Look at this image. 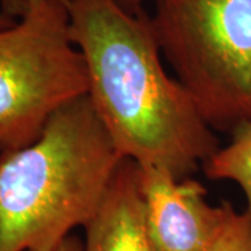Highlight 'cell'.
Wrapping results in <instances>:
<instances>
[{"label":"cell","instance_id":"6da1fadb","mask_svg":"<svg viewBox=\"0 0 251 251\" xmlns=\"http://www.w3.org/2000/svg\"><path fill=\"white\" fill-rule=\"evenodd\" d=\"M69 35L82 54L88 98L120 153L190 177L221 147L188 92L171 77L150 16L116 0H69Z\"/></svg>","mask_w":251,"mask_h":251},{"label":"cell","instance_id":"7a4b0ae2","mask_svg":"<svg viewBox=\"0 0 251 251\" xmlns=\"http://www.w3.org/2000/svg\"><path fill=\"white\" fill-rule=\"evenodd\" d=\"M125 156L88 95L57 109L34 143L0 152V251H52L97 214Z\"/></svg>","mask_w":251,"mask_h":251},{"label":"cell","instance_id":"3957f363","mask_svg":"<svg viewBox=\"0 0 251 251\" xmlns=\"http://www.w3.org/2000/svg\"><path fill=\"white\" fill-rule=\"evenodd\" d=\"M150 18L206 123L233 131L251 120V0H155Z\"/></svg>","mask_w":251,"mask_h":251},{"label":"cell","instance_id":"277c9868","mask_svg":"<svg viewBox=\"0 0 251 251\" xmlns=\"http://www.w3.org/2000/svg\"><path fill=\"white\" fill-rule=\"evenodd\" d=\"M87 92L67 4L41 3L0 29V152L34 143L57 109Z\"/></svg>","mask_w":251,"mask_h":251},{"label":"cell","instance_id":"5b68a950","mask_svg":"<svg viewBox=\"0 0 251 251\" xmlns=\"http://www.w3.org/2000/svg\"><path fill=\"white\" fill-rule=\"evenodd\" d=\"M140 166L145 225L156 251H206L222 224L226 202L211 205L198 180Z\"/></svg>","mask_w":251,"mask_h":251},{"label":"cell","instance_id":"8992f818","mask_svg":"<svg viewBox=\"0 0 251 251\" xmlns=\"http://www.w3.org/2000/svg\"><path fill=\"white\" fill-rule=\"evenodd\" d=\"M84 230V251H156L145 225L138 163L128 158L122 161Z\"/></svg>","mask_w":251,"mask_h":251},{"label":"cell","instance_id":"52a82bcc","mask_svg":"<svg viewBox=\"0 0 251 251\" xmlns=\"http://www.w3.org/2000/svg\"><path fill=\"white\" fill-rule=\"evenodd\" d=\"M211 180H230L242 188L246 197V212L251 218V120L233 130L230 143L219 147L202 165Z\"/></svg>","mask_w":251,"mask_h":251},{"label":"cell","instance_id":"ba28073f","mask_svg":"<svg viewBox=\"0 0 251 251\" xmlns=\"http://www.w3.org/2000/svg\"><path fill=\"white\" fill-rule=\"evenodd\" d=\"M206 251H251V218L226 202L222 224Z\"/></svg>","mask_w":251,"mask_h":251},{"label":"cell","instance_id":"9c48e42d","mask_svg":"<svg viewBox=\"0 0 251 251\" xmlns=\"http://www.w3.org/2000/svg\"><path fill=\"white\" fill-rule=\"evenodd\" d=\"M1 13L10 18L18 20L27 13L25 0H0Z\"/></svg>","mask_w":251,"mask_h":251},{"label":"cell","instance_id":"30bf717a","mask_svg":"<svg viewBox=\"0 0 251 251\" xmlns=\"http://www.w3.org/2000/svg\"><path fill=\"white\" fill-rule=\"evenodd\" d=\"M52 251H84V242L81 240L78 236L70 234L66 240H63Z\"/></svg>","mask_w":251,"mask_h":251},{"label":"cell","instance_id":"8fae6325","mask_svg":"<svg viewBox=\"0 0 251 251\" xmlns=\"http://www.w3.org/2000/svg\"><path fill=\"white\" fill-rule=\"evenodd\" d=\"M117 3L130 13H141L144 11V0H116Z\"/></svg>","mask_w":251,"mask_h":251},{"label":"cell","instance_id":"7c38bea8","mask_svg":"<svg viewBox=\"0 0 251 251\" xmlns=\"http://www.w3.org/2000/svg\"><path fill=\"white\" fill-rule=\"evenodd\" d=\"M46 1H56V3L69 4V0H25V3H27V9H29V7H34V6H38V4H41V3H46Z\"/></svg>","mask_w":251,"mask_h":251},{"label":"cell","instance_id":"4fadbf2b","mask_svg":"<svg viewBox=\"0 0 251 251\" xmlns=\"http://www.w3.org/2000/svg\"><path fill=\"white\" fill-rule=\"evenodd\" d=\"M16 21H17V20L10 18L7 17V16H4L3 13H0V29H1V28H7L10 27V25H13Z\"/></svg>","mask_w":251,"mask_h":251}]
</instances>
